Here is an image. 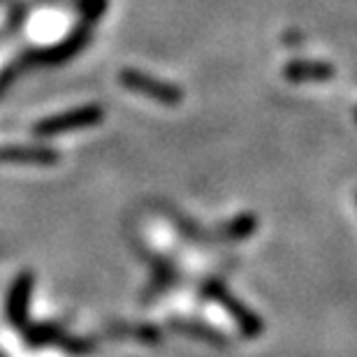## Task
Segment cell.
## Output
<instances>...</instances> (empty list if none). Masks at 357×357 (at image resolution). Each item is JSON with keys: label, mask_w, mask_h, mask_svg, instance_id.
<instances>
[{"label": "cell", "mask_w": 357, "mask_h": 357, "mask_svg": "<svg viewBox=\"0 0 357 357\" xmlns=\"http://www.w3.org/2000/svg\"><path fill=\"white\" fill-rule=\"evenodd\" d=\"M121 84H123L126 89L142 93V96H151L153 100L165 102V105H176L178 100H181V93L174 86L153 79V77H149L144 73H137V70H123V73H121Z\"/></svg>", "instance_id": "6da1fadb"}, {"label": "cell", "mask_w": 357, "mask_h": 357, "mask_svg": "<svg viewBox=\"0 0 357 357\" xmlns=\"http://www.w3.org/2000/svg\"><path fill=\"white\" fill-rule=\"evenodd\" d=\"M100 121V109L98 107H84L79 112L66 114V116L59 119H49L47 123H40L35 130L40 135H52V132H61V130H70V128H82V126H91Z\"/></svg>", "instance_id": "7a4b0ae2"}, {"label": "cell", "mask_w": 357, "mask_h": 357, "mask_svg": "<svg viewBox=\"0 0 357 357\" xmlns=\"http://www.w3.org/2000/svg\"><path fill=\"white\" fill-rule=\"evenodd\" d=\"M0 160H14V162H54L56 155L49 149H33V146H10L0 149Z\"/></svg>", "instance_id": "3957f363"}]
</instances>
